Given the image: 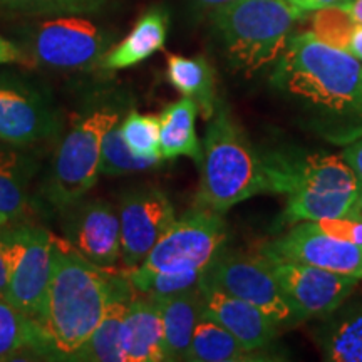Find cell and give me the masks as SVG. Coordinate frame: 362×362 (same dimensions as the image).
<instances>
[{"label": "cell", "mask_w": 362, "mask_h": 362, "mask_svg": "<svg viewBox=\"0 0 362 362\" xmlns=\"http://www.w3.org/2000/svg\"><path fill=\"white\" fill-rule=\"evenodd\" d=\"M270 84L307 129L325 141L362 138V61L314 34H291L275 61Z\"/></svg>", "instance_id": "obj_1"}, {"label": "cell", "mask_w": 362, "mask_h": 362, "mask_svg": "<svg viewBox=\"0 0 362 362\" xmlns=\"http://www.w3.org/2000/svg\"><path fill=\"white\" fill-rule=\"evenodd\" d=\"M115 269L84 259L64 240L54 243V264L45 293L40 329L56 359L71 361L98 327Z\"/></svg>", "instance_id": "obj_2"}, {"label": "cell", "mask_w": 362, "mask_h": 362, "mask_svg": "<svg viewBox=\"0 0 362 362\" xmlns=\"http://www.w3.org/2000/svg\"><path fill=\"white\" fill-rule=\"evenodd\" d=\"M197 206L226 214L238 203L269 193L259 149L218 101L202 143Z\"/></svg>", "instance_id": "obj_3"}, {"label": "cell", "mask_w": 362, "mask_h": 362, "mask_svg": "<svg viewBox=\"0 0 362 362\" xmlns=\"http://www.w3.org/2000/svg\"><path fill=\"white\" fill-rule=\"evenodd\" d=\"M210 19L230 64L252 74L277 61L300 16L287 0H237Z\"/></svg>", "instance_id": "obj_4"}, {"label": "cell", "mask_w": 362, "mask_h": 362, "mask_svg": "<svg viewBox=\"0 0 362 362\" xmlns=\"http://www.w3.org/2000/svg\"><path fill=\"white\" fill-rule=\"evenodd\" d=\"M123 117V104L111 99L93 103L76 117L57 144L44 185V197L56 211L83 200L101 173L104 134Z\"/></svg>", "instance_id": "obj_5"}, {"label": "cell", "mask_w": 362, "mask_h": 362, "mask_svg": "<svg viewBox=\"0 0 362 362\" xmlns=\"http://www.w3.org/2000/svg\"><path fill=\"white\" fill-rule=\"evenodd\" d=\"M7 264L8 304L35 322L42 319L54 264L56 237L33 221L0 226Z\"/></svg>", "instance_id": "obj_6"}, {"label": "cell", "mask_w": 362, "mask_h": 362, "mask_svg": "<svg viewBox=\"0 0 362 362\" xmlns=\"http://www.w3.org/2000/svg\"><path fill=\"white\" fill-rule=\"evenodd\" d=\"M230 233L223 214L194 206L176 218L158 240L138 272H205L226 248ZM133 270V269H131Z\"/></svg>", "instance_id": "obj_7"}, {"label": "cell", "mask_w": 362, "mask_h": 362, "mask_svg": "<svg viewBox=\"0 0 362 362\" xmlns=\"http://www.w3.org/2000/svg\"><path fill=\"white\" fill-rule=\"evenodd\" d=\"M269 193H357L356 176L341 156L279 144L259 149Z\"/></svg>", "instance_id": "obj_8"}, {"label": "cell", "mask_w": 362, "mask_h": 362, "mask_svg": "<svg viewBox=\"0 0 362 362\" xmlns=\"http://www.w3.org/2000/svg\"><path fill=\"white\" fill-rule=\"evenodd\" d=\"M111 37L83 16H52L25 33L27 57L54 71H83L99 64Z\"/></svg>", "instance_id": "obj_9"}, {"label": "cell", "mask_w": 362, "mask_h": 362, "mask_svg": "<svg viewBox=\"0 0 362 362\" xmlns=\"http://www.w3.org/2000/svg\"><path fill=\"white\" fill-rule=\"evenodd\" d=\"M205 279L230 296L259 307L282 330L302 324L296 307L260 253L248 255L225 248L205 270Z\"/></svg>", "instance_id": "obj_10"}, {"label": "cell", "mask_w": 362, "mask_h": 362, "mask_svg": "<svg viewBox=\"0 0 362 362\" xmlns=\"http://www.w3.org/2000/svg\"><path fill=\"white\" fill-rule=\"evenodd\" d=\"M59 131V116L42 90L19 76L0 74V143L29 148Z\"/></svg>", "instance_id": "obj_11"}, {"label": "cell", "mask_w": 362, "mask_h": 362, "mask_svg": "<svg viewBox=\"0 0 362 362\" xmlns=\"http://www.w3.org/2000/svg\"><path fill=\"white\" fill-rule=\"evenodd\" d=\"M117 215L121 226V264L124 270L141 265L176 220L170 198L156 187H136L124 192Z\"/></svg>", "instance_id": "obj_12"}, {"label": "cell", "mask_w": 362, "mask_h": 362, "mask_svg": "<svg viewBox=\"0 0 362 362\" xmlns=\"http://www.w3.org/2000/svg\"><path fill=\"white\" fill-rule=\"evenodd\" d=\"M259 253L267 259L296 262L362 279V245L330 237L312 221L291 226L288 232L262 245Z\"/></svg>", "instance_id": "obj_13"}, {"label": "cell", "mask_w": 362, "mask_h": 362, "mask_svg": "<svg viewBox=\"0 0 362 362\" xmlns=\"http://www.w3.org/2000/svg\"><path fill=\"white\" fill-rule=\"evenodd\" d=\"M269 262L275 277L296 307L302 322L309 319H322L341 307L359 284V279L336 274L319 267L296 264L277 259Z\"/></svg>", "instance_id": "obj_14"}, {"label": "cell", "mask_w": 362, "mask_h": 362, "mask_svg": "<svg viewBox=\"0 0 362 362\" xmlns=\"http://www.w3.org/2000/svg\"><path fill=\"white\" fill-rule=\"evenodd\" d=\"M66 242L103 269L121 260L119 215L106 200H79L59 211Z\"/></svg>", "instance_id": "obj_15"}, {"label": "cell", "mask_w": 362, "mask_h": 362, "mask_svg": "<svg viewBox=\"0 0 362 362\" xmlns=\"http://www.w3.org/2000/svg\"><path fill=\"white\" fill-rule=\"evenodd\" d=\"M200 288L203 310L223 325L228 332H232L247 351L260 354L262 351L269 349L282 332L280 325L259 307L223 292L216 285L208 282L205 275Z\"/></svg>", "instance_id": "obj_16"}, {"label": "cell", "mask_w": 362, "mask_h": 362, "mask_svg": "<svg viewBox=\"0 0 362 362\" xmlns=\"http://www.w3.org/2000/svg\"><path fill=\"white\" fill-rule=\"evenodd\" d=\"M123 362L166 361L165 329L155 297L134 293L121 327Z\"/></svg>", "instance_id": "obj_17"}, {"label": "cell", "mask_w": 362, "mask_h": 362, "mask_svg": "<svg viewBox=\"0 0 362 362\" xmlns=\"http://www.w3.org/2000/svg\"><path fill=\"white\" fill-rule=\"evenodd\" d=\"M134 287L126 272L115 270L111 275V288L98 327L71 361L88 362H123L121 354V327L128 310L131 298L134 297Z\"/></svg>", "instance_id": "obj_18"}, {"label": "cell", "mask_w": 362, "mask_h": 362, "mask_svg": "<svg viewBox=\"0 0 362 362\" xmlns=\"http://www.w3.org/2000/svg\"><path fill=\"white\" fill-rule=\"evenodd\" d=\"M37 168L25 148L0 143V226L29 221L30 187Z\"/></svg>", "instance_id": "obj_19"}, {"label": "cell", "mask_w": 362, "mask_h": 362, "mask_svg": "<svg viewBox=\"0 0 362 362\" xmlns=\"http://www.w3.org/2000/svg\"><path fill=\"white\" fill-rule=\"evenodd\" d=\"M170 13L163 6H155L136 21L131 33L104 54L99 67L103 71H121L141 64L165 47L168 35Z\"/></svg>", "instance_id": "obj_20"}, {"label": "cell", "mask_w": 362, "mask_h": 362, "mask_svg": "<svg viewBox=\"0 0 362 362\" xmlns=\"http://www.w3.org/2000/svg\"><path fill=\"white\" fill-rule=\"evenodd\" d=\"M314 337L325 361L362 362V297L346 300L322 317Z\"/></svg>", "instance_id": "obj_21"}, {"label": "cell", "mask_w": 362, "mask_h": 362, "mask_svg": "<svg viewBox=\"0 0 362 362\" xmlns=\"http://www.w3.org/2000/svg\"><path fill=\"white\" fill-rule=\"evenodd\" d=\"M155 298L161 309L166 361H187L194 325L203 312L202 288Z\"/></svg>", "instance_id": "obj_22"}, {"label": "cell", "mask_w": 362, "mask_h": 362, "mask_svg": "<svg viewBox=\"0 0 362 362\" xmlns=\"http://www.w3.org/2000/svg\"><path fill=\"white\" fill-rule=\"evenodd\" d=\"M166 79L185 98L197 103L198 111L208 121L218 106L215 71L206 57H185L171 54L166 59Z\"/></svg>", "instance_id": "obj_23"}, {"label": "cell", "mask_w": 362, "mask_h": 362, "mask_svg": "<svg viewBox=\"0 0 362 362\" xmlns=\"http://www.w3.org/2000/svg\"><path fill=\"white\" fill-rule=\"evenodd\" d=\"M197 115V103L185 96L165 107L160 116V146L163 160L187 156L200 165L202 143L198 141L197 129H194Z\"/></svg>", "instance_id": "obj_24"}, {"label": "cell", "mask_w": 362, "mask_h": 362, "mask_svg": "<svg viewBox=\"0 0 362 362\" xmlns=\"http://www.w3.org/2000/svg\"><path fill=\"white\" fill-rule=\"evenodd\" d=\"M357 193L297 192L287 194V203L277 218V226L285 228L302 221L332 220L342 216L361 218L357 211Z\"/></svg>", "instance_id": "obj_25"}, {"label": "cell", "mask_w": 362, "mask_h": 362, "mask_svg": "<svg viewBox=\"0 0 362 362\" xmlns=\"http://www.w3.org/2000/svg\"><path fill=\"white\" fill-rule=\"evenodd\" d=\"M187 361L192 362H248L267 361L257 352L247 351L232 332L216 322L205 310L194 325Z\"/></svg>", "instance_id": "obj_26"}, {"label": "cell", "mask_w": 362, "mask_h": 362, "mask_svg": "<svg viewBox=\"0 0 362 362\" xmlns=\"http://www.w3.org/2000/svg\"><path fill=\"white\" fill-rule=\"evenodd\" d=\"M51 356V347L39 322L0 298V361L13 359L21 352Z\"/></svg>", "instance_id": "obj_27"}, {"label": "cell", "mask_w": 362, "mask_h": 362, "mask_svg": "<svg viewBox=\"0 0 362 362\" xmlns=\"http://www.w3.org/2000/svg\"><path fill=\"white\" fill-rule=\"evenodd\" d=\"M119 123L121 121L112 124L103 138L101 173L107 176H123L153 170L160 165L161 161L151 160V158H139L131 153V149L126 146L123 136H121Z\"/></svg>", "instance_id": "obj_28"}, {"label": "cell", "mask_w": 362, "mask_h": 362, "mask_svg": "<svg viewBox=\"0 0 362 362\" xmlns=\"http://www.w3.org/2000/svg\"><path fill=\"white\" fill-rule=\"evenodd\" d=\"M126 277L138 293H146L153 297H166L175 293L192 291L202 285L205 272H138L124 270Z\"/></svg>", "instance_id": "obj_29"}, {"label": "cell", "mask_w": 362, "mask_h": 362, "mask_svg": "<svg viewBox=\"0 0 362 362\" xmlns=\"http://www.w3.org/2000/svg\"><path fill=\"white\" fill-rule=\"evenodd\" d=\"M121 136L131 153L139 158L163 161L160 146V116L141 115L136 110L128 111L119 123Z\"/></svg>", "instance_id": "obj_30"}, {"label": "cell", "mask_w": 362, "mask_h": 362, "mask_svg": "<svg viewBox=\"0 0 362 362\" xmlns=\"http://www.w3.org/2000/svg\"><path fill=\"white\" fill-rule=\"evenodd\" d=\"M111 0H0V8L22 16H90Z\"/></svg>", "instance_id": "obj_31"}, {"label": "cell", "mask_w": 362, "mask_h": 362, "mask_svg": "<svg viewBox=\"0 0 362 362\" xmlns=\"http://www.w3.org/2000/svg\"><path fill=\"white\" fill-rule=\"evenodd\" d=\"M357 22L344 8L330 7L312 12L310 33L324 44L346 51Z\"/></svg>", "instance_id": "obj_32"}, {"label": "cell", "mask_w": 362, "mask_h": 362, "mask_svg": "<svg viewBox=\"0 0 362 362\" xmlns=\"http://www.w3.org/2000/svg\"><path fill=\"white\" fill-rule=\"evenodd\" d=\"M320 232L330 235V237L342 240V242L362 245V218L356 216H342V218L319 220L312 221Z\"/></svg>", "instance_id": "obj_33"}, {"label": "cell", "mask_w": 362, "mask_h": 362, "mask_svg": "<svg viewBox=\"0 0 362 362\" xmlns=\"http://www.w3.org/2000/svg\"><path fill=\"white\" fill-rule=\"evenodd\" d=\"M287 2L300 16V19H304L307 13L320 11V8L337 7L347 11L352 0H287Z\"/></svg>", "instance_id": "obj_34"}, {"label": "cell", "mask_w": 362, "mask_h": 362, "mask_svg": "<svg viewBox=\"0 0 362 362\" xmlns=\"http://www.w3.org/2000/svg\"><path fill=\"white\" fill-rule=\"evenodd\" d=\"M341 158L346 161V165L349 166L352 173H354L357 185H359L361 188L362 187V138L347 144L346 149L342 151Z\"/></svg>", "instance_id": "obj_35"}, {"label": "cell", "mask_w": 362, "mask_h": 362, "mask_svg": "<svg viewBox=\"0 0 362 362\" xmlns=\"http://www.w3.org/2000/svg\"><path fill=\"white\" fill-rule=\"evenodd\" d=\"M7 64H30V61L19 45L0 35V66Z\"/></svg>", "instance_id": "obj_36"}, {"label": "cell", "mask_w": 362, "mask_h": 362, "mask_svg": "<svg viewBox=\"0 0 362 362\" xmlns=\"http://www.w3.org/2000/svg\"><path fill=\"white\" fill-rule=\"evenodd\" d=\"M233 2H237V0H188V4L192 6L194 12L208 13V16H210L211 12H215L216 8L230 6V4Z\"/></svg>", "instance_id": "obj_37"}, {"label": "cell", "mask_w": 362, "mask_h": 362, "mask_svg": "<svg viewBox=\"0 0 362 362\" xmlns=\"http://www.w3.org/2000/svg\"><path fill=\"white\" fill-rule=\"evenodd\" d=\"M346 52H349L351 56L362 61V24H356L354 30H352L349 44H347Z\"/></svg>", "instance_id": "obj_38"}, {"label": "cell", "mask_w": 362, "mask_h": 362, "mask_svg": "<svg viewBox=\"0 0 362 362\" xmlns=\"http://www.w3.org/2000/svg\"><path fill=\"white\" fill-rule=\"evenodd\" d=\"M0 298L8 302V279H7V264L4 255L2 242H0Z\"/></svg>", "instance_id": "obj_39"}, {"label": "cell", "mask_w": 362, "mask_h": 362, "mask_svg": "<svg viewBox=\"0 0 362 362\" xmlns=\"http://www.w3.org/2000/svg\"><path fill=\"white\" fill-rule=\"evenodd\" d=\"M347 12L357 24H362V0H352L351 6L347 7Z\"/></svg>", "instance_id": "obj_40"}, {"label": "cell", "mask_w": 362, "mask_h": 362, "mask_svg": "<svg viewBox=\"0 0 362 362\" xmlns=\"http://www.w3.org/2000/svg\"><path fill=\"white\" fill-rule=\"evenodd\" d=\"M357 211H359L362 218V187L359 188V193H357Z\"/></svg>", "instance_id": "obj_41"}]
</instances>
